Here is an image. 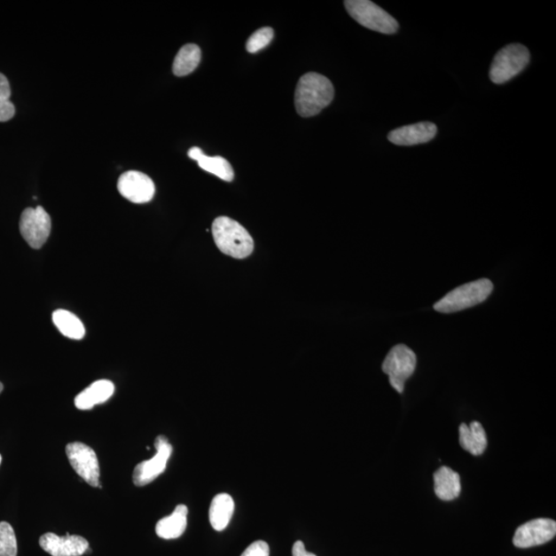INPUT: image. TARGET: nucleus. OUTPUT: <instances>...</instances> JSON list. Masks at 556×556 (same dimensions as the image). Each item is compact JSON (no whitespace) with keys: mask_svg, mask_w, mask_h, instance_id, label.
<instances>
[{"mask_svg":"<svg viewBox=\"0 0 556 556\" xmlns=\"http://www.w3.org/2000/svg\"><path fill=\"white\" fill-rule=\"evenodd\" d=\"M530 54L521 43L508 44L495 56L489 70V78L497 85L505 84L515 78L529 63Z\"/></svg>","mask_w":556,"mask_h":556,"instance_id":"39448f33","label":"nucleus"},{"mask_svg":"<svg viewBox=\"0 0 556 556\" xmlns=\"http://www.w3.org/2000/svg\"><path fill=\"white\" fill-rule=\"evenodd\" d=\"M270 546L264 541H255L249 545L241 556H270Z\"/></svg>","mask_w":556,"mask_h":556,"instance_id":"393cba45","label":"nucleus"},{"mask_svg":"<svg viewBox=\"0 0 556 556\" xmlns=\"http://www.w3.org/2000/svg\"><path fill=\"white\" fill-rule=\"evenodd\" d=\"M274 36V31L270 27L260 28L254 32L247 42V51L248 53H258L259 51L265 49L270 44Z\"/></svg>","mask_w":556,"mask_h":556,"instance_id":"b1692460","label":"nucleus"},{"mask_svg":"<svg viewBox=\"0 0 556 556\" xmlns=\"http://www.w3.org/2000/svg\"><path fill=\"white\" fill-rule=\"evenodd\" d=\"M234 507L233 498L228 494H219L213 498L209 508V521L217 532L227 528L232 519Z\"/></svg>","mask_w":556,"mask_h":556,"instance_id":"6ab92c4d","label":"nucleus"},{"mask_svg":"<svg viewBox=\"0 0 556 556\" xmlns=\"http://www.w3.org/2000/svg\"><path fill=\"white\" fill-rule=\"evenodd\" d=\"M66 452L76 474L91 487L98 488L100 466L98 456L91 447L82 442H73L67 445Z\"/></svg>","mask_w":556,"mask_h":556,"instance_id":"6e6552de","label":"nucleus"},{"mask_svg":"<svg viewBox=\"0 0 556 556\" xmlns=\"http://www.w3.org/2000/svg\"><path fill=\"white\" fill-rule=\"evenodd\" d=\"M114 392V386L111 380L95 381L90 387L76 395L74 405L80 411H90L94 406L102 404L110 399Z\"/></svg>","mask_w":556,"mask_h":556,"instance_id":"2eb2a0df","label":"nucleus"},{"mask_svg":"<svg viewBox=\"0 0 556 556\" xmlns=\"http://www.w3.org/2000/svg\"><path fill=\"white\" fill-rule=\"evenodd\" d=\"M344 6L355 21L370 30L395 35L399 29L397 20L370 0H347Z\"/></svg>","mask_w":556,"mask_h":556,"instance_id":"20e7f679","label":"nucleus"},{"mask_svg":"<svg viewBox=\"0 0 556 556\" xmlns=\"http://www.w3.org/2000/svg\"><path fill=\"white\" fill-rule=\"evenodd\" d=\"M40 545L52 556H82L89 551V542L81 536H59L53 533L43 534Z\"/></svg>","mask_w":556,"mask_h":556,"instance_id":"f8f14e48","label":"nucleus"},{"mask_svg":"<svg viewBox=\"0 0 556 556\" xmlns=\"http://www.w3.org/2000/svg\"><path fill=\"white\" fill-rule=\"evenodd\" d=\"M494 290L489 279L482 278L466 284L447 294L434 305L435 310L453 313L473 308L485 301Z\"/></svg>","mask_w":556,"mask_h":556,"instance_id":"7ed1b4c3","label":"nucleus"},{"mask_svg":"<svg viewBox=\"0 0 556 556\" xmlns=\"http://www.w3.org/2000/svg\"><path fill=\"white\" fill-rule=\"evenodd\" d=\"M18 546L14 529L8 522H0V556H17Z\"/></svg>","mask_w":556,"mask_h":556,"instance_id":"5701e85b","label":"nucleus"},{"mask_svg":"<svg viewBox=\"0 0 556 556\" xmlns=\"http://www.w3.org/2000/svg\"><path fill=\"white\" fill-rule=\"evenodd\" d=\"M156 455L148 461H144L133 471V483L137 487H145L162 474L172 455V446L168 438L158 436L155 440Z\"/></svg>","mask_w":556,"mask_h":556,"instance_id":"1a4fd4ad","label":"nucleus"},{"mask_svg":"<svg viewBox=\"0 0 556 556\" xmlns=\"http://www.w3.org/2000/svg\"><path fill=\"white\" fill-rule=\"evenodd\" d=\"M556 534V522L549 519L530 521L516 529L513 544L519 548H530L545 544Z\"/></svg>","mask_w":556,"mask_h":556,"instance_id":"9b49d317","label":"nucleus"},{"mask_svg":"<svg viewBox=\"0 0 556 556\" xmlns=\"http://www.w3.org/2000/svg\"><path fill=\"white\" fill-rule=\"evenodd\" d=\"M51 229H52V221L42 207L29 208L22 213L20 232L25 241L32 248L40 249L46 244Z\"/></svg>","mask_w":556,"mask_h":556,"instance_id":"0eeeda50","label":"nucleus"},{"mask_svg":"<svg viewBox=\"0 0 556 556\" xmlns=\"http://www.w3.org/2000/svg\"><path fill=\"white\" fill-rule=\"evenodd\" d=\"M2 461H3V457L2 455H0V464H2Z\"/></svg>","mask_w":556,"mask_h":556,"instance_id":"cd10ccee","label":"nucleus"},{"mask_svg":"<svg viewBox=\"0 0 556 556\" xmlns=\"http://www.w3.org/2000/svg\"><path fill=\"white\" fill-rule=\"evenodd\" d=\"M213 236L217 248L235 259H245L254 251V240L247 230L228 216H219L213 223Z\"/></svg>","mask_w":556,"mask_h":556,"instance_id":"f03ea898","label":"nucleus"},{"mask_svg":"<svg viewBox=\"0 0 556 556\" xmlns=\"http://www.w3.org/2000/svg\"><path fill=\"white\" fill-rule=\"evenodd\" d=\"M53 323L63 336L73 341H81L86 335L84 324L73 312L59 309L53 313Z\"/></svg>","mask_w":556,"mask_h":556,"instance_id":"aec40b11","label":"nucleus"},{"mask_svg":"<svg viewBox=\"0 0 556 556\" xmlns=\"http://www.w3.org/2000/svg\"><path fill=\"white\" fill-rule=\"evenodd\" d=\"M187 517L188 507L185 505H178L172 514L158 521L157 535L165 540L180 538L187 529Z\"/></svg>","mask_w":556,"mask_h":556,"instance_id":"f3484780","label":"nucleus"},{"mask_svg":"<svg viewBox=\"0 0 556 556\" xmlns=\"http://www.w3.org/2000/svg\"><path fill=\"white\" fill-rule=\"evenodd\" d=\"M11 86L5 75L0 74V122H8L14 118L16 108L11 101Z\"/></svg>","mask_w":556,"mask_h":556,"instance_id":"4be33fe9","label":"nucleus"},{"mask_svg":"<svg viewBox=\"0 0 556 556\" xmlns=\"http://www.w3.org/2000/svg\"><path fill=\"white\" fill-rule=\"evenodd\" d=\"M293 556H317L316 554L306 552L303 542L297 541L293 546Z\"/></svg>","mask_w":556,"mask_h":556,"instance_id":"a878e982","label":"nucleus"},{"mask_svg":"<svg viewBox=\"0 0 556 556\" xmlns=\"http://www.w3.org/2000/svg\"><path fill=\"white\" fill-rule=\"evenodd\" d=\"M434 483L435 494L440 500L453 501L461 494V477L449 466H441L435 472Z\"/></svg>","mask_w":556,"mask_h":556,"instance_id":"dca6fc26","label":"nucleus"},{"mask_svg":"<svg viewBox=\"0 0 556 556\" xmlns=\"http://www.w3.org/2000/svg\"><path fill=\"white\" fill-rule=\"evenodd\" d=\"M438 128L432 122H420L403 126L388 133L389 142L397 145H417L431 142L436 137Z\"/></svg>","mask_w":556,"mask_h":556,"instance_id":"ddd939ff","label":"nucleus"},{"mask_svg":"<svg viewBox=\"0 0 556 556\" xmlns=\"http://www.w3.org/2000/svg\"><path fill=\"white\" fill-rule=\"evenodd\" d=\"M201 61V50L197 44L188 43L178 51L172 72L176 76H185L194 72Z\"/></svg>","mask_w":556,"mask_h":556,"instance_id":"412c9836","label":"nucleus"},{"mask_svg":"<svg viewBox=\"0 0 556 556\" xmlns=\"http://www.w3.org/2000/svg\"><path fill=\"white\" fill-rule=\"evenodd\" d=\"M188 156L192 160H195L200 168L204 171L209 172L225 182H232L234 178V170L231 164L225 158L215 156L208 157L204 154L203 151L198 146H193L188 152Z\"/></svg>","mask_w":556,"mask_h":556,"instance_id":"4468645a","label":"nucleus"},{"mask_svg":"<svg viewBox=\"0 0 556 556\" xmlns=\"http://www.w3.org/2000/svg\"><path fill=\"white\" fill-rule=\"evenodd\" d=\"M4 391V385L2 382H0V393H2Z\"/></svg>","mask_w":556,"mask_h":556,"instance_id":"bb28decb","label":"nucleus"},{"mask_svg":"<svg viewBox=\"0 0 556 556\" xmlns=\"http://www.w3.org/2000/svg\"><path fill=\"white\" fill-rule=\"evenodd\" d=\"M417 356L404 344L395 345L382 364V371L398 393L404 392L405 381L414 373Z\"/></svg>","mask_w":556,"mask_h":556,"instance_id":"423d86ee","label":"nucleus"},{"mask_svg":"<svg viewBox=\"0 0 556 556\" xmlns=\"http://www.w3.org/2000/svg\"><path fill=\"white\" fill-rule=\"evenodd\" d=\"M118 191L127 200L143 204L150 202L154 198L156 188L149 176L131 170L119 177Z\"/></svg>","mask_w":556,"mask_h":556,"instance_id":"9d476101","label":"nucleus"},{"mask_svg":"<svg viewBox=\"0 0 556 556\" xmlns=\"http://www.w3.org/2000/svg\"><path fill=\"white\" fill-rule=\"evenodd\" d=\"M334 87L328 78L309 73L299 80L295 91L297 113L303 118L317 116L334 99Z\"/></svg>","mask_w":556,"mask_h":556,"instance_id":"f257e3e1","label":"nucleus"},{"mask_svg":"<svg viewBox=\"0 0 556 556\" xmlns=\"http://www.w3.org/2000/svg\"><path fill=\"white\" fill-rule=\"evenodd\" d=\"M459 444L466 451L473 456H481L487 450L488 438L483 427L478 421H473L470 426H459Z\"/></svg>","mask_w":556,"mask_h":556,"instance_id":"a211bd4d","label":"nucleus"}]
</instances>
